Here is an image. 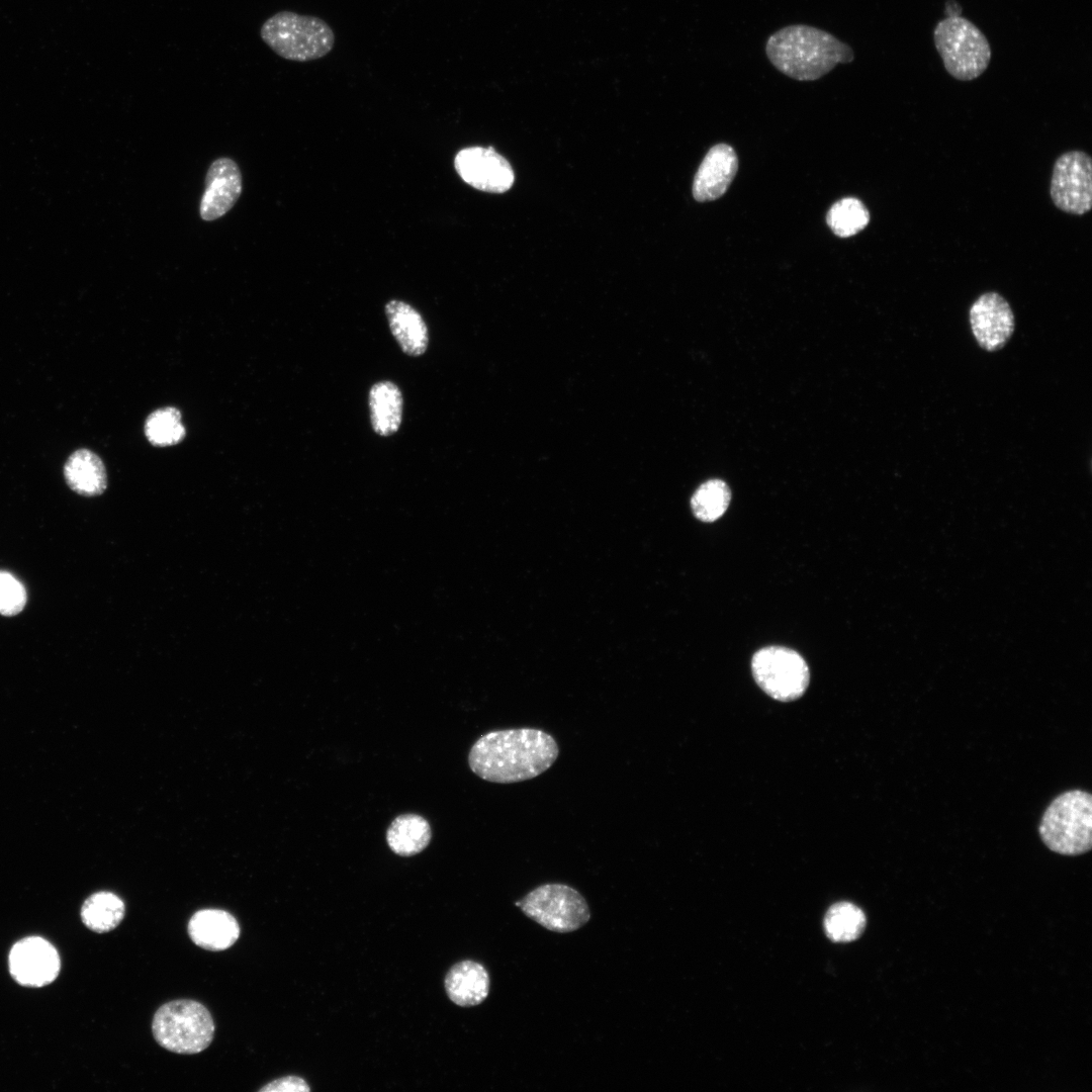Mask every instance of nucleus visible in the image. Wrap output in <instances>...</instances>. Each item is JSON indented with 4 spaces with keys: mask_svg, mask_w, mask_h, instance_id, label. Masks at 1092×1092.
Segmentation results:
<instances>
[{
    "mask_svg": "<svg viewBox=\"0 0 1092 1092\" xmlns=\"http://www.w3.org/2000/svg\"><path fill=\"white\" fill-rule=\"evenodd\" d=\"M558 755L557 741L546 731L511 728L481 735L469 750L468 764L484 781L514 784L543 774Z\"/></svg>",
    "mask_w": 1092,
    "mask_h": 1092,
    "instance_id": "f257e3e1",
    "label": "nucleus"
},
{
    "mask_svg": "<svg viewBox=\"0 0 1092 1092\" xmlns=\"http://www.w3.org/2000/svg\"><path fill=\"white\" fill-rule=\"evenodd\" d=\"M765 54L777 70L799 81L817 80L837 64L854 59L847 43L806 24H792L774 32L765 42Z\"/></svg>",
    "mask_w": 1092,
    "mask_h": 1092,
    "instance_id": "f03ea898",
    "label": "nucleus"
},
{
    "mask_svg": "<svg viewBox=\"0 0 1092 1092\" xmlns=\"http://www.w3.org/2000/svg\"><path fill=\"white\" fill-rule=\"evenodd\" d=\"M260 36L280 58L300 63L324 58L335 44L334 30L325 20L288 10L267 18Z\"/></svg>",
    "mask_w": 1092,
    "mask_h": 1092,
    "instance_id": "7ed1b4c3",
    "label": "nucleus"
},
{
    "mask_svg": "<svg viewBox=\"0 0 1092 1092\" xmlns=\"http://www.w3.org/2000/svg\"><path fill=\"white\" fill-rule=\"evenodd\" d=\"M1043 843L1065 855H1078L1092 845V797L1081 790L1059 795L1044 811L1039 827Z\"/></svg>",
    "mask_w": 1092,
    "mask_h": 1092,
    "instance_id": "20e7f679",
    "label": "nucleus"
},
{
    "mask_svg": "<svg viewBox=\"0 0 1092 1092\" xmlns=\"http://www.w3.org/2000/svg\"><path fill=\"white\" fill-rule=\"evenodd\" d=\"M152 1031L156 1041L165 1050L192 1055L210 1045L215 1025L203 1004L191 999H178L158 1008L153 1017Z\"/></svg>",
    "mask_w": 1092,
    "mask_h": 1092,
    "instance_id": "39448f33",
    "label": "nucleus"
},
{
    "mask_svg": "<svg viewBox=\"0 0 1092 1092\" xmlns=\"http://www.w3.org/2000/svg\"><path fill=\"white\" fill-rule=\"evenodd\" d=\"M933 40L946 72L957 80L980 77L991 60V47L985 34L969 19L947 16L934 27Z\"/></svg>",
    "mask_w": 1092,
    "mask_h": 1092,
    "instance_id": "423d86ee",
    "label": "nucleus"
},
{
    "mask_svg": "<svg viewBox=\"0 0 1092 1092\" xmlns=\"http://www.w3.org/2000/svg\"><path fill=\"white\" fill-rule=\"evenodd\" d=\"M516 905L527 917L558 933L575 931L590 918L588 904L583 896L576 889L560 883L541 885L516 902Z\"/></svg>",
    "mask_w": 1092,
    "mask_h": 1092,
    "instance_id": "0eeeda50",
    "label": "nucleus"
},
{
    "mask_svg": "<svg viewBox=\"0 0 1092 1092\" xmlns=\"http://www.w3.org/2000/svg\"><path fill=\"white\" fill-rule=\"evenodd\" d=\"M751 669L760 689L781 702L797 700L809 685L805 659L788 647L767 646L757 650L751 659Z\"/></svg>",
    "mask_w": 1092,
    "mask_h": 1092,
    "instance_id": "6e6552de",
    "label": "nucleus"
},
{
    "mask_svg": "<svg viewBox=\"0 0 1092 1092\" xmlns=\"http://www.w3.org/2000/svg\"><path fill=\"white\" fill-rule=\"evenodd\" d=\"M1054 204L1062 211L1082 215L1092 207V160L1083 151L1062 154L1055 162L1050 187Z\"/></svg>",
    "mask_w": 1092,
    "mask_h": 1092,
    "instance_id": "1a4fd4ad",
    "label": "nucleus"
},
{
    "mask_svg": "<svg viewBox=\"0 0 1092 1092\" xmlns=\"http://www.w3.org/2000/svg\"><path fill=\"white\" fill-rule=\"evenodd\" d=\"M8 962L11 977L25 987H43L51 984L61 969L57 949L38 936L17 941L10 950Z\"/></svg>",
    "mask_w": 1092,
    "mask_h": 1092,
    "instance_id": "9d476101",
    "label": "nucleus"
},
{
    "mask_svg": "<svg viewBox=\"0 0 1092 1092\" xmlns=\"http://www.w3.org/2000/svg\"><path fill=\"white\" fill-rule=\"evenodd\" d=\"M454 167L461 179L481 191L503 193L514 183L509 162L492 147H469L457 153Z\"/></svg>",
    "mask_w": 1092,
    "mask_h": 1092,
    "instance_id": "9b49d317",
    "label": "nucleus"
},
{
    "mask_svg": "<svg viewBox=\"0 0 1092 1092\" xmlns=\"http://www.w3.org/2000/svg\"><path fill=\"white\" fill-rule=\"evenodd\" d=\"M969 321L976 342L988 352L1003 348L1015 328L1010 304L995 291L985 292L973 302Z\"/></svg>",
    "mask_w": 1092,
    "mask_h": 1092,
    "instance_id": "f8f14e48",
    "label": "nucleus"
},
{
    "mask_svg": "<svg viewBox=\"0 0 1092 1092\" xmlns=\"http://www.w3.org/2000/svg\"><path fill=\"white\" fill-rule=\"evenodd\" d=\"M242 187V175L237 163L229 158L215 160L205 177L199 207L201 218L210 221L224 215L236 204Z\"/></svg>",
    "mask_w": 1092,
    "mask_h": 1092,
    "instance_id": "ddd939ff",
    "label": "nucleus"
},
{
    "mask_svg": "<svg viewBox=\"0 0 1092 1092\" xmlns=\"http://www.w3.org/2000/svg\"><path fill=\"white\" fill-rule=\"evenodd\" d=\"M737 169V156L730 146L719 144L711 148L695 175L694 198L704 202L721 197L730 186Z\"/></svg>",
    "mask_w": 1092,
    "mask_h": 1092,
    "instance_id": "4468645a",
    "label": "nucleus"
},
{
    "mask_svg": "<svg viewBox=\"0 0 1092 1092\" xmlns=\"http://www.w3.org/2000/svg\"><path fill=\"white\" fill-rule=\"evenodd\" d=\"M187 932L199 947L220 951L231 947L240 936L237 919L221 909H202L189 919Z\"/></svg>",
    "mask_w": 1092,
    "mask_h": 1092,
    "instance_id": "2eb2a0df",
    "label": "nucleus"
},
{
    "mask_svg": "<svg viewBox=\"0 0 1092 1092\" xmlns=\"http://www.w3.org/2000/svg\"><path fill=\"white\" fill-rule=\"evenodd\" d=\"M449 999L458 1006L472 1007L488 996L490 978L487 970L475 961L465 960L453 965L444 980Z\"/></svg>",
    "mask_w": 1092,
    "mask_h": 1092,
    "instance_id": "dca6fc26",
    "label": "nucleus"
},
{
    "mask_svg": "<svg viewBox=\"0 0 1092 1092\" xmlns=\"http://www.w3.org/2000/svg\"><path fill=\"white\" fill-rule=\"evenodd\" d=\"M385 314L391 334L403 353L423 355L429 344V332L421 313L408 303L392 299L385 305Z\"/></svg>",
    "mask_w": 1092,
    "mask_h": 1092,
    "instance_id": "f3484780",
    "label": "nucleus"
},
{
    "mask_svg": "<svg viewBox=\"0 0 1092 1092\" xmlns=\"http://www.w3.org/2000/svg\"><path fill=\"white\" fill-rule=\"evenodd\" d=\"M67 484L84 496L101 494L107 484L105 466L101 458L88 449L73 452L64 466Z\"/></svg>",
    "mask_w": 1092,
    "mask_h": 1092,
    "instance_id": "a211bd4d",
    "label": "nucleus"
},
{
    "mask_svg": "<svg viewBox=\"0 0 1092 1092\" xmlns=\"http://www.w3.org/2000/svg\"><path fill=\"white\" fill-rule=\"evenodd\" d=\"M374 432L383 437L396 433L402 420L403 399L398 386L389 380L373 384L368 396Z\"/></svg>",
    "mask_w": 1092,
    "mask_h": 1092,
    "instance_id": "6ab92c4d",
    "label": "nucleus"
},
{
    "mask_svg": "<svg viewBox=\"0 0 1092 1092\" xmlns=\"http://www.w3.org/2000/svg\"><path fill=\"white\" fill-rule=\"evenodd\" d=\"M432 838V829L426 818L415 813L396 816L386 830V842L391 851L399 856H413L422 852Z\"/></svg>",
    "mask_w": 1092,
    "mask_h": 1092,
    "instance_id": "aec40b11",
    "label": "nucleus"
},
{
    "mask_svg": "<svg viewBox=\"0 0 1092 1092\" xmlns=\"http://www.w3.org/2000/svg\"><path fill=\"white\" fill-rule=\"evenodd\" d=\"M125 914L123 901L115 894L100 891L89 896L82 905L81 918L92 931L104 933L116 928Z\"/></svg>",
    "mask_w": 1092,
    "mask_h": 1092,
    "instance_id": "412c9836",
    "label": "nucleus"
},
{
    "mask_svg": "<svg viewBox=\"0 0 1092 1092\" xmlns=\"http://www.w3.org/2000/svg\"><path fill=\"white\" fill-rule=\"evenodd\" d=\"M864 926V913L849 902L832 905L824 918L825 932L831 940L836 942H848L858 938Z\"/></svg>",
    "mask_w": 1092,
    "mask_h": 1092,
    "instance_id": "4be33fe9",
    "label": "nucleus"
},
{
    "mask_svg": "<svg viewBox=\"0 0 1092 1092\" xmlns=\"http://www.w3.org/2000/svg\"><path fill=\"white\" fill-rule=\"evenodd\" d=\"M731 499L728 484L718 478L702 483L691 498V508L697 519L711 523L721 518Z\"/></svg>",
    "mask_w": 1092,
    "mask_h": 1092,
    "instance_id": "5701e85b",
    "label": "nucleus"
},
{
    "mask_svg": "<svg viewBox=\"0 0 1092 1092\" xmlns=\"http://www.w3.org/2000/svg\"><path fill=\"white\" fill-rule=\"evenodd\" d=\"M831 231L840 238L861 232L870 222V212L857 198L845 197L835 202L826 215Z\"/></svg>",
    "mask_w": 1092,
    "mask_h": 1092,
    "instance_id": "b1692460",
    "label": "nucleus"
},
{
    "mask_svg": "<svg viewBox=\"0 0 1092 1092\" xmlns=\"http://www.w3.org/2000/svg\"><path fill=\"white\" fill-rule=\"evenodd\" d=\"M180 412L173 406H166L153 412L146 420L145 434L155 446L178 444L185 437Z\"/></svg>",
    "mask_w": 1092,
    "mask_h": 1092,
    "instance_id": "393cba45",
    "label": "nucleus"
},
{
    "mask_svg": "<svg viewBox=\"0 0 1092 1092\" xmlns=\"http://www.w3.org/2000/svg\"><path fill=\"white\" fill-rule=\"evenodd\" d=\"M25 604L26 592L22 583L12 574L0 571V614L17 615Z\"/></svg>",
    "mask_w": 1092,
    "mask_h": 1092,
    "instance_id": "a878e982",
    "label": "nucleus"
},
{
    "mask_svg": "<svg viewBox=\"0 0 1092 1092\" xmlns=\"http://www.w3.org/2000/svg\"><path fill=\"white\" fill-rule=\"evenodd\" d=\"M310 1090L307 1083L300 1077L287 1076L274 1080L260 1089V1091L277 1092V1091H304Z\"/></svg>",
    "mask_w": 1092,
    "mask_h": 1092,
    "instance_id": "bb28decb",
    "label": "nucleus"
}]
</instances>
